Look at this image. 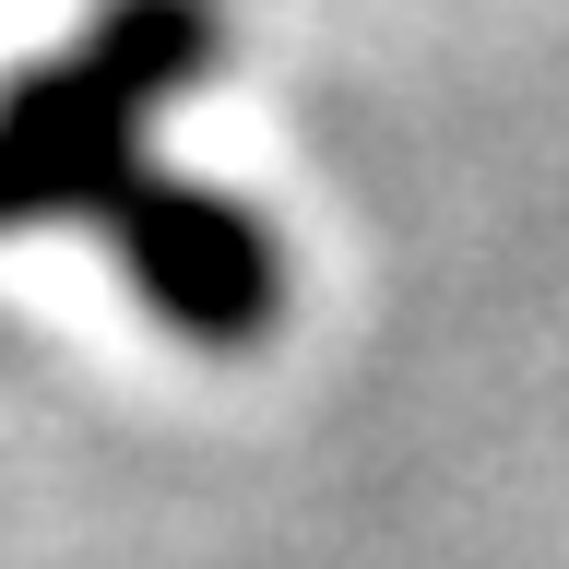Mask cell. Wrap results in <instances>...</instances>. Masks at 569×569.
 <instances>
[{"label":"cell","mask_w":569,"mask_h":569,"mask_svg":"<svg viewBox=\"0 0 569 569\" xmlns=\"http://www.w3.org/2000/svg\"><path fill=\"white\" fill-rule=\"evenodd\" d=\"M226 60V0H96V24L0 83V238L83 226L131 297L190 345H261L284 320L273 226L202 178L154 167L167 119Z\"/></svg>","instance_id":"6da1fadb"}]
</instances>
